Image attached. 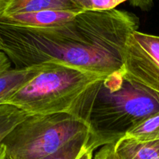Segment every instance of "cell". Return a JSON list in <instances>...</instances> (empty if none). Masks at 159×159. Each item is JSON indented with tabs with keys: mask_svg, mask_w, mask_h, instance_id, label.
<instances>
[{
	"mask_svg": "<svg viewBox=\"0 0 159 159\" xmlns=\"http://www.w3.org/2000/svg\"><path fill=\"white\" fill-rule=\"evenodd\" d=\"M107 76L51 64L5 105L30 115L66 113L88 123L93 101Z\"/></svg>",
	"mask_w": 159,
	"mask_h": 159,
	"instance_id": "2",
	"label": "cell"
},
{
	"mask_svg": "<svg viewBox=\"0 0 159 159\" xmlns=\"http://www.w3.org/2000/svg\"><path fill=\"white\" fill-rule=\"evenodd\" d=\"M125 136L141 141L159 139V112L129 130Z\"/></svg>",
	"mask_w": 159,
	"mask_h": 159,
	"instance_id": "11",
	"label": "cell"
},
{
	"mask_svg": "<svg viewBox=\"0 0 159 159\" xmlns=\"http://www.w3.org/2000/svg\"><path fill=\"white\" fill-rule=\"evenodd\" d=\"M114 149L119 159H159V139L141 141L124 136Z\"/></svg>",
	"mask_w": 159,
	"mask_h": 159,
	"instance_id": "9",
	"label": "cell"
},
{
	"mask_svg": "<svg viewBox=\"0 0 159 159\" xmlns=\"http://www.w3.org/2000/svg\"><path fill=\"white\" fill-rule=\"evenodd\" d=\"M43 10L84 11L72 0H0V16Z\"/></svg>",
	"mask_w": 159,
	"mask_h": 159,
	"instance_id": "7",
	"label": "cell"
},
{
	"mask_svg": "<svg viewBox=\"0 0 159 159\" xmlns=\"http://www.w3.org/2000/svg\"><path fill=\"white\" fill-rule=\"evenodd\" d=\"M81 12L64 10H43L27 13L0 16V23L30 29L54 27L72 20Z\"/></svg>",
	"mask_w": 159,
	"mask_h": 159,
	"instance_id": "6",
	"label": "cell"
},
{
	"mask_svg": "<svg viewBox=\"0 0 159 159\" xmlns=\"http://www.w3.org/2000/svg\"><path fill=\"white\" fill-rule=\"evenodd\" d=\"M86 133H90L88 123L71 115H31L15 127L2 144L6 159H42Z\"/></svg>",
	"mask_w": 159,
	"mask_h": 159,
	"instance_id": "4",
	"label": "cell"
},
{
	"mask_svg": "<svg viewBox=\"0 0 159 159\" xmlns=\"http://www.w3.org/2000/svg\"><path fill=\"white\" fill-rule=\"evenodd\" d=\"M138 24L134 14L117 9L82 11L44 29L0 23V51L16 68L56 64L108 76L122 69L123 48Z\"/></svg>",
	"mask_w": 159,
	"mask_h": 159,
	"instance_id": "1",
	"label": "cell"
},
{
	"mask_svg": "<svg viewBox=\"0 0 159 159\" xmlns=\"http://www.w3.org/2000/svg\"><path fill=\"white\" fill-rule=\"evenodd\" d=\"M95 149L90 145L89 144L85 147V148L82 151L77 159H93V154Z\"/></svg>",
	"mask_w": 159,
	"mask_h": 159,
	"instance_id": "17",
	"label": "cell"
},
{
	"mask_svg": "<svg viewBox=\"0 0 159 159\" xmlns=\"http://www.w3.org/2000/svg\"><path fill=\"white\" fill-rule=\"evenodd\" d=\"M84 11H105L116 9L121 3L130 0H72Z\"/></svg>",
	"mask_w": 159,
	"mask_h": 159,
	"instance_id": "13",
	"label": "cell"
},
{
	"mask_svg": "<svg viewBox=\"0 0 159 159\" xmlns=\"http://www.w3.org/2000/svg\"><path fill=\"white\" fill-rule=\"evenodd\" d=\"M89 141L90 133L84 134L70 141L57 152L42 159H77L89 144Z\"/></svg>",
	"mask_w": 159,
	"mask_h": 159,
	"instance_id": "12",
	"label": "cell"
},
{
	"mask_svg": "<svg viewBox=\"0 0 159 159\" xmlns=\"http://www.w3.org/2000/svg\"><path fill=\"white\" fill-rule=\"evenodd\" d=\"M121 57L127 80L159 95V36L134 31L127 38Z\"/></svg>",
	"mask_w": 159,
	"mask_h": 159,
	"instance_id": "5",
	"label": "cell"
},
{
	"mask_svg": "<svg viewBox=\"0 0 159 159\" xmlns=\"http://www.w3.org/2000/svg\"><path fill=\"white\" fill-rule=\"evenodd\" d=\"M159 112V95L127 80L122 69L101 82L88 119L94 149L116 141Z\"/></svg>",
	"mask_w": 159,
	"mask_h": 159,
	"instance_id": "3",
	"label": "cell"
},
{
	"mask_svg": "<svg viewBox=\"0 0 159 159\" xmlns=\"http://www.w3.org/2000/svg\"><path fill=\"white\" fill-rule=\"evenodd\" d=\"M11 61L3 51H0V74L10 69Z\"/></svg>",
	"mask_w": 159,
	"mask_h": 159,
	"instance_id": "16",
	"label": "cell"
},
{
	"mask_svg": "<svg viewBox=\"0 0 159 159\" xmlns=\"http://www.w3.org/2000/svg\"><path fill=\"white\" fill-rule=\"evenodd\" d=\"M93 159H119L114 149V144H110L100 148Z\"/></svg>",
	"mask_w": 159,
	"mask_h": 159,
	"instance_id": "14",
	"label": "cell"
},
{
	"mask_svg": "<svg viewBox=\"0 0 159 159\" xmlns=\"http://www.w3.org/2000/svg\"><path fill=\"white\" fill-rule=\"evenodd\" d=\"M31 115L11 105L0 106V146L16 127Z\"/></svg>",
	"mask_w": 159,
	"mask_h": 159,
	"instance_id": "10",
	"label": "cell"
},
{
	"mask_svg": "<svg viewBox=\"0 0 159 159\" xmlns=\"http://www.w3.org/2000/svg\"><path fill=\"white\" fill-rule=\"evenodd\" d=\"M51 64H41L25 68H12L0 74V106L6 102L22 88L49 68Z\"/></svg>",
	"mask_w": 159,
	"mask_h": 159,
	"instance_id": "8",
	"label": "cell"
},
{
	"mask_svg": "<svg viewBox=\"0 0 159 159\" xmlns=\"http://www.w3.org/2000/svg\"><path fill=\"white\" fill-rule=\"evenodd\" d=\"M129 2L134 7L139 8L145 12L151 10L154 6V0H130Z\"/></svg>",
	"mask_w": 159,
	"mask_h": 159,
	"instance_id": "15",
	"label": "cell"
},
{
	"mask_svg": "<svg viewBox=\"0 0 159 159\" xmlns=\"http://www.w3.org/2000/svg\"><path fill=\"white\" fill-rule=\"evenodd\" d=\"M0 159H6V149H5V147L2 144L0 146Z\"/></svg>",
	"mask_w": 159,
	"mask_h": 159,
	"instance_id": "18",
	"label": "cell"
}]
</instances>
